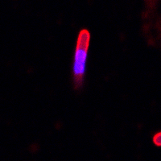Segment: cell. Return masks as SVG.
<instances>
[{"instance_id": "cell-1", "label": "cell", "mask_w": 161, "mask_h": 161, "mask_svg": "<svg viewBox=\"0 0 161 161\" xmlns=\"http://www.w3.org/2000/svg\"><path fill=\"white\" fill-rule=\"evenodd\" d=\"M90 41V31L86 29L81 30L79 32L77 37L73 64V85H74V89L77 90L82 87L86 77V63L88 57Z\"/></svg>"}, {"instance_id": "cell-2", "label": "cell", "mask_w": 161, "mask_h": 161, "mask_svg": "<svg viewBox=\"0 0 161 161\" xmlns=\"http://www.w3.org/2000/svg\"><path fill=\"white\" fill-rule=\"evenodd\" d=\"M153 142L155 143V145H156L157 147H159L161 144V135L160 133H157L156 135H155L153 137Z\"/></svg>"}]
</instances>
